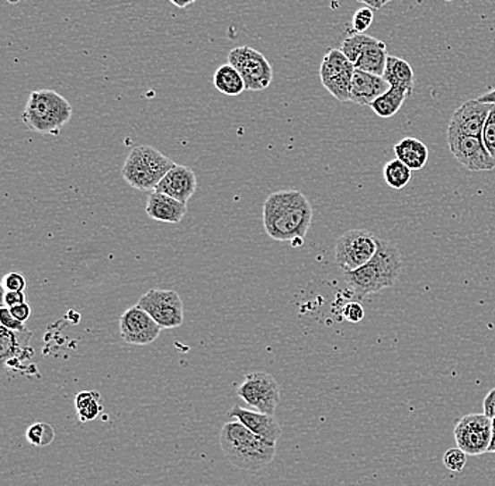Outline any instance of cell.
I'll list each match as a JSON object with an SVG mask.
<instances>
[{"label": "cell", "instance_id": "ba28073f", "mask_svg": "<svg viewBox=\"0 0 495 486\" xmlns=\"http://www.w3.org/2000/svg\"><path fill=\"white\" fill-rule=\"evenodd\" d=\"M141 306L162 329H175L184 321L183 303L174 289H152L138 299Z\"/></svg>", "mask_w": 495, "mask_h": 486}, {"label": "cell", "instance_id": "60d3db41", "mask_svg": "<svg viewBox=\"0 0 495 486\" xmlns=\"http://www.w3.org/2000/svg\"><path fill=\"white\" fill-rule=\"evenodd\" d=\"M489 453H495V434H492L491 441H490Z\"/></svg>", "mask_w": 495, "mask_h": 486}, {"label": "cell", "instance_id": "5b68a950", "mask_svg": "<svg viewBox=\"0 0 495 486\" xmlns=\"http://www.w3.org/2000/svg\"><path fill=\"white\" fill-rule=\"evenodd\" d=\"M175 166V162L167 158L161 151L138 145L128 154L123 164V179L132 189L140 191L155 190L165 174Z\"/></svg>", "mask_w": 495, "mask_h": 486}, {"label": "cell", "instance_id": "d6986e66", "mask_svg": "<svg viewBox=\"0 0 495 486\" xmlns=\"http://www.w3.org/2000/svg\"><path fill=\"white\" fill-rule=\"evenodd\" d=\"M33 333L29 329L23 332H14L9 329L0 328V356L4 365H13L17 360L23 362L24 357L30 358L34 355L30 348V339Z\"/></svg>", "mask_w": 495, "mask_h": 486}, {"label": "cell", "instance_id": "277c9868", "mask_svg": "<svg viewBox=\"0 0 495 486\" xmlns=\"http://www.w3.org/2000/svg\"><path fill=\"white\" fill-rule=\"evenodd\" d=\"M73 117V105L55 90H36L30 93L21 120L30 131L56 135Z\"/></svg>", "mask_w": 495, "mask_h": 486}, {"label": "cell", "instance_id": "30bf717a", "mask_svg": "<svg viewBox=\"0 0 495 486\" xmlns=\"http://www.w3.org/2000/svg\"><path fill=\"white\" fill-rule=\"evenodd\" d=\"M236 395L255 411L275 415L280 402V387L275 378L266 373H250L243 378Z\"/></svg>", "mask_w": 495, "mask_h": 486}, {"label": "cell", "instance_id": "4fadbf2b", "mask_svg": "<svg viewBox=\"0 0 495 486\" xmlns=\"http://www.w3.org/2000/svg\"><path fill=\"white\" fill-rule=\"evenodd\" d=\"M448 144L453 158L469 172H487L495 168L494 159L487 151L486 145L477 137L448 135Z\"/></svg>", "mask_w": 495, "mask_h": 486}, {"label": "cell", "instance_id": "e0dca14e", "mask_svg": "<svg viewBox=\"0 0 495 486\" xmlns=\"http://www.w3.org/2000/svg\"><path fill=\"white\" fill-rule=\"evenodd\" d=\"M390 89L383 76L373 75L364 71H354L352 80L349 102L359 105H371L374 100Z\"/></svg>", "mask_w": 495, "mask_h": 486}, {"label": "cell", "instance_id": "5bb4252c", "mask_svg": "<svg viewBox=\"0 0 495 486\" xmlns=\"http://www.w3.org/2000/svg\"><path fill=\"white\" fill-rule=\"evenodd\" d=\"M492 105L479 102L477 99L463 103L457 112L453 113L448 127V135H465L482 138V130L489 119Z\"/></svg>", "mask_w": 495, "mask_h": 486}, {"label": "cell", "instance_id": "7bdbcfd3", "mask_svg": "<svg viewBox=\"0 0 495 486\" xmlns=\"http://www.w3.org/2000/svg\"><path fill=\"white\" fill-rule=\"evenodd\" d=\"M9 4H19L20 0H7Z\"/></svg>", "mask_w": 495, "mask_h": 486}, {"label": "cell", "instance_id": "ee69618b", "mask_svg": "<svg viewBox=\"0 0 495 486\" xmlns=\"http://www.w3.org/2000/svg\"><path fill=\"white\" fill-rule=\"evenodd\" d=\"M384 4H390V2H393V0H383Z\"/></svg>", "mask_w": 495, "mask_h": 486}, {"label": "cell", "instance_id": "f35d334b", "mask_svg": "<svg viewBox=\"0 0 495 486\" xmlns=\"http://www.w3.org/2000/svg\"><path fill=\"white\" fill-rule=\"evenodd\" d=\"M358 2L366 4V6L371 7L374 11H379L380 7L384 6L383 0H358Z\"/></svg>", "mask_w": 495, "mask_h": 486}, {"label": "cell", "instance_id": "d590c367", "mask_svg": "<svg viewBox=\"0 0 495 486\" xmlns=\"http://www.w3.org/2000/svg\"><path fill=\"white\" fill-rule=\"evenodd\" d=\"M9 309L12 315H13L17 321H20V323H26L27 319L31 316V308H30V306L27 303L20 304V306H13V308Z\"/></svg>", "mask_w": 495, "mask_h": 486}, {"label": "cell", "instance_id": "44dd1931", "mask_svg": "<svg viewBox=\"0 0 495 486\" xmlns=\"http://www.w3.org/2000/svg\"><path fill=\"white\" fill-rule=\"evenodd\" d=\"M394 154L396 158L407 164L411 171H421L430 159L427 145L413 137L403 138L394 145Z\"/></svg>", "mask_w": 495, "mask_h": 486}, {"label": "cell", "instance_id": "52a82bcc", "mask_svg": "<svg viewBox=\"0 0 495 486\" xmlns=\"http://www.w3.org/2000/svg\"><path fill=\"white\" fill-rule=\"evenodd\" d=\"M228 63L235 68L245 82L246 90L260 92L269 88L273 68L269 61L252 46H236L228 54Z\"/></svg>", "mask_w": 495, "mask_h": 486}, {"label": "cell", "instance_id": "8992f818", "mask_svg": "<svg viewBox=\"0 0 495 486\" xmlns=\"http://www.w3.org/2000/svg\"><path fill=\"white\" fill-rule=\"evenodd\" d=\"M379 238L366 230L345 232L335 247V260L344 273L364 266L378 252Z\"/></svg>", "mask_w": 495, "mask_h": 486}, {"label": "cell", "instance_id": "7402d4cb", "mask_svg": "<svg viewBox=\"0 0 495 486\" xmlns=\"http://www.w3.org/2000/svg\"><path fill=\"white\" fill-rule=\"evenodd\" d=\"M383 78L390 85V88H397V89L413 95L414 71L407 61L401 60L397 56L388 55Z\"/></svg>", "mask_w": 495, "mask_h": 486}, {"label": "cell", "instance_id": "ffe728a7", "mask_svg": "<svg viewBox=\"0 0 495 486\" xmlns=\"http://www.w3.org/2000/svg\"><path fill=\"white\" fill-rule=\"evenodd\" d=\"M388 58V46L383 41L369 36L358 61L354 63V70L383 76Z\"/></svg>", "mask_w": 495, "mask_h": 486}, {"label": "cell", "instance_id": "7a4b0ae2", "mask_svg": "<svg viewBox=\"0 0 495 486\" xmlns=\"http://www.w3.org/2000/svg\"><path fill=\"white\" fill-rule=\"evenodd\" d=\"M220 447L224 457L238 470L260 473L276 456L275 444L256 436L241 422H228L220 432Z\"/></svg>", "mask_w": 495, "mask_h": 486}, {"label": "cell", "instance_id": "1f68e13d", "mask_svg": "<svg viewBox=\"0 0 495 486\" xmlns=\"http://www.w3.org/2000/svg\"><path fill=\"white\" fill-rule=\"evenodd\" d=\"M0 323L4 328L9 329V331H14V332H23L26 331V326L23 323H20L12 315L10 309L7 306H2L0 308Z\"/></svg>", "mask_w": 495, "mask_h": 486}, {"label": "cell", "instance_id": "7c38bea8", "mask_svg": "<svg viewBox=\"0 0 495 486\" xmlns=\"http://www.w3.org/2000/svg\"><path fill=\"white\" fill-rule=\"evenodd\" d=\"M161 326L141 306L128 308L120 318V336L128 345H152L161 335Z\"/></svg>", "mask_w": 495, "mask_h": 486}, {"label": "cell", "instance_id": "9c48e42d", "mask_svg": "<svg viewBox=\"0 0 495 486\" xmlns=\"http://www.w3.org/2000/svg\"><path fill=\"white\" fill-rule=\"evenodd\" d=\"M354 66L341 50L327 51L320 68L322 86L339 102H349Z\"/></svg>", "mask_w": 495, "mask_h": 486}, {"label": "cell", "instance_id": "2e32d148", "mask_svg": "<svg viewBox=\"0 0 495 486\" xmlns=\"http://www.w3.org/2000/svg\"><path fill=\"white\" fill-rule=\"evenodd\" d=\"M197 190L196 173L183 164L175 163L174 168L165 174L154 191L166 194L181 203L187 204Z\"/></svg>", "mask_w": 495, "mask_h": 486}, {"label": "cell", "instance_id": "4dcf8cb0", "mask_svg": "<svg viewBox=\"0 0 495 486\" xmlns=\"http://www.w3.org/2000/svg\"><path fill=\"white\" fill-rule=\"evenodd\" d=\"M482 139L495 162V105H492L491 110H490L489 119L482 130Z\"/></svg>", "mask_w": 495, "mask_h": 486}, {"label": "cell", "instance_id": "f1b7e54d", "mask_svg": "<svg viewBox=\"0 0 495 486\" xmlns=\"http://www.w3.org/2000/svg\"><path fill=\"white\" fill-rule=\"evenodd\" d=\"M443 464L452 473H463L467 464V454L460 447L449 448L447 453L443 454Z\"/></svg>", "mask_w": 495, "mask_h": 486}, {"label": "cell", "instance_id": "e575fe53", "mask_svg": "<svg viewBox=\"0 0 495 486\" xmlns=\"http://www.w3.org/2000/svg\"><path fill=\"white\" fill-rule=\"evenodd\" d=\"M24 303H26L24 291H6V289H4V306L13 308V306Z\"/></svg>", "mask_w": 495, "mask_h": 486}, {"label": "cell", "instance_id": "4316f807", "mask_svg": "<svg viewBox=\"0 0 495 486\" xmlns=\"http://www.w3.org/2000/svg\"><path fill=\"white\" fill-rule=\"evenodd\" d=\"M54 427L46 422H36L27 429L26 439L31 446L47 447L55 440Z\"/></svg>", "mask_w": 495, "mask_h": 486}, {"label": "cell", "instance_id": "9a60e30c", "mask_svg": "<svg viewBox=\"0 0 495 486\" xmlns=\"http://www.w3.org/2000/svg\"><path fill=\"white\" fill-rule=\"evenodd\" d=\"M228 416L235 421L241 422L243 426L248 427L252 433L260 436L263 440L270 444H277L282 429L276 421L275 415H266L262 412L250 411L240 405H234L233 409L228 412Z\"/></svg>", "mask_w": 495, "mask_h": 486}, {"label": "cell", "instance_id": "3957f363", "mask_svg": "<svg viewBox=\"0 0 495 486\" xmlns=\"http://www.w3.org/2000/svg\"><path fill=\"white\" fill-rule=\"evenodd\" d=\"M403 270L400 250L388 240L379 238L378 252L364 266L345 273L352 293L358 299L379 293L397 283Z\"/></svg>", "mask_w": 495, "mask_h": 486}, {"label": "cell", "instance_id": "cb8c5ba5", "mask_svg": "<svg viewBox=\"0 0 495 486\" xmlns=\"http://www.w3.org/2000/svg\"><path fill=\"white\" fill-rule=\"evenodd\" d=\"M407 97H411L410 93L404 92L397 88H390L388 92L371 103V109L381 119H390L400 112Z\"/></svg>", "mask_w": 495, "mask_h": 486}, {"label": "cell", "instance_id": "ac0fdd59", "mask_svg": "<svg viewBox=\"0 0 495 486\" xmlns=\"http://www.w3.org/2000/svg\"><path fill=\"white\" fill-rule=\"evenodd\" d=\"M147 215L165 223H179L187 213V205L166 194L152 191L148 197Z\"/></svg>", "mask_w": 495, "mask_h": 486}, {"label": "cell", "instance_id": "b9f144b4", "mask_svg": "<svg viewBox=\"0 0 495 486\" xmlns=\"http://www.w3.org/2000/svg\"><path fill=\"white\" fill-rule=\"evenodd\" d=\"M491 429H492V434H495V416L491 417Z\"/></svg>", "mask_w": 495, "mask_h": 486}, {"label": "cell", "instance_id": "83f0119b", "mask_svg": "<svg viewBox=\"0 0 495 486\" xmlns=\"http://www.w3.org/2000/svg\"><path fill=\"white\" fill-rule=\"evenodd\" d=\"M366 34H354V36L348 37L346 40L342 43L341 51L345 54V56L351 61L352 63L358 61L359 55H361L362 50H363L364 44L368 41Z\"/></svg>", "mask_w": 495, "mask_h": 486}, {"label": "cell", "instance_id": "d4e9b609", "mask_svg": "<svg viewBox=\"0 0 495 486\" xmlns=\"http://www.w3.org/2000/svg\"><path fill=\"white\" fill-rule=\"evenodd\" d=\"M76 416L81 423L95 421L103 414V404L98 391H82L75 397Z\"/></svg>", "mask_w": 495, "mask_h": 486}, {"label": "cell", "instance_id": "74e56055", "mask_svg": "<svg viewBox=\"0 0 495 486\" xmlns=\"http://www.w3.org/2000/svg\"><path fill=\"white\" fill-rule=\"evenodd\" d=\"M477 100L482 103H486V105H495V88L490 89L489 92L482 93L480 97H477Z\"/></svg>", "mask_w": 495, "mask_h": 486}, {"label": "cell", "instance_id": "8fae6325", "mask_svg": "<svg viewBox=\"0 0 495 486\" xmlns=\"http://www.w3.org/2000/svg\"><path fill=\"white\" fill-rule=\"evenodd\" d=\"M455 440L467 456L489 453L491 441V417L484 414H469L460 417L453 429Z\"/></svg>", "mask_w": 495, "mask_h": 486}, {"label": "cell", "instance_id": "ab89813d", "mask_svg": "<svg viewBox=\"0 0 495 486\" xmlns=\"http://www.w3.org/2000/svg\"><path fill=\"white\" fill-rule=\"evenodd\" d=\"M169 2L179 9H186L187 6L193 4L196 0H169Z\"/></svg>", "mask_w": 495, "mask_h": 486}, {"label": "cell", "instance_id": "f6af8a7d", "mask_svg": "<svg viewBox=\"0 0 495 486\" xmlns=\"http://www.w3.org/2000/svg\"><path fill=\"white\" fill-rule=\"evenodd\" d=\"M445 2H453V0H445Z\"/></svg>", "mask_w": 495, "mask_h": 486}, {"label": "cell", "instance_id": "836d02e7", "mask_svg": "<svg viewBox=\"0 0 495 486\" xmlns=\"http://www.w3.org/2000/svg\"><path fill=\"white\" fill-rule=\"evenodd\" d=\"M342 315L352 323H359L364 318V309L358 301L346 304L342 309Z\"/></svg>", "mask_w": 495, "mask_h": 486}, {"label": "cell", "instance_id": "d6a6232c", "mask_svg": "<svg viewBox=\"0 0 495 486\" xmlns=\"http://www.w3.org/2000/svg\"><path fill=\"white\" fill-rule=\"evenodd\" d=\"M2 287L6 291H24L27 287L26 277L20 273H7L2 281Z\"/></svg>", "mask_w": 495, "mask_h": 486}, {"label": "cell", "instance_id": "6da1fadb", "mask_svg": "<svg viewBox=\"0 0 495 486\" xmlns=\"http://www.w3.org/2000/svg\"><path fill=\"white\" fill-rule=\"evenodd\" d=\"M312 222V204L302 191H276L263 204V227L272 239L300 247Z\"/></svg>", "mask_w": 495, "mask_h": 486}, {"label": "cell", "instance_id": "603a6c76", "mask_svg": "<svg viewBox=\"0 0 495 486\" xmlns=\"http://www.w3.org/2000/svg\"><path fill=\"white\" fill-rule=\"evenodd\" d=\"M214 88L223 95L236 97L240 96L243 90H246L245 82L243 76L234 68L231 63H224L214 73L213 78Z\"/></svg>", "mask_w": 495, "mask_h": 486}, {"label": "cell", "instance_id": "484cf974", "mask_svg": "<svg viewBox=\"0 0 495 486\" xmlns=\"http://www.w3.org/2000/svg\"><path fill=\"white\" fill-rule=\"evenodd\" d=\"M411 169L397 158L384 164L383 178L394 190H401L411 181Z\"/></svg>", "mask_w": 495, "mask_h": 486}, {"label": "cell", "instance_id": "f546056e", "mask_svg": "<svg viewBox=\"0 0 495 486\" xmlns=\"http://www.w3.org/2000/svg\"><path fill=\"white\" fill-rule=\"evenodd\" d=\"M374 11L371 7L364 6L359 9L354 13V19H352V26H354V31L356 34H364V31L368 30L369 27L373 23Z\"/></svg>", "mask_w": 495, "mask_h": 486}, {"label": "cell", "instance_id": "8d00e7d4", "mask_svg": "<svg viewBox=\"0 0 495 486\" xmlns=\"http://www.w3.org/2000/svg\"><path fill=\"white\" fill-rule=\"evenodd\" d=\"M482 412L489 417L495 416V388H492L491 391L484 398V401H482Z\"/></svg>", "mask_w": 495, "mask_h": 486}]
</instances>
